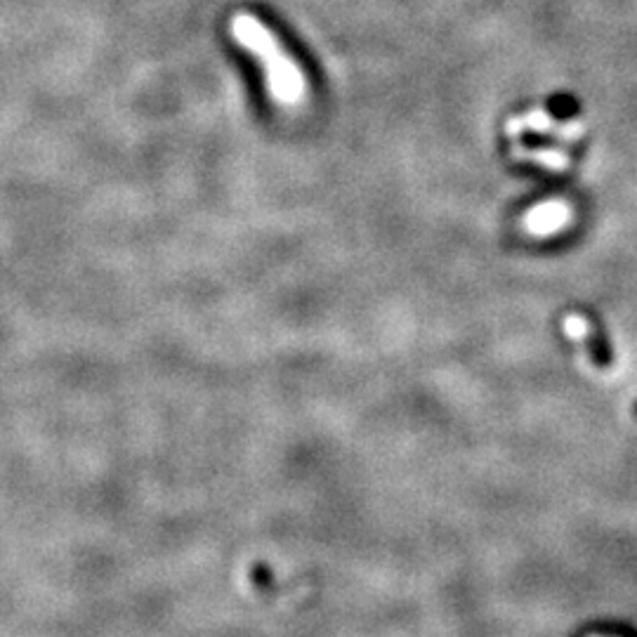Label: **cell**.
<instances>
[{
	"label": "cell",
	"instance_id": "obj_2",
	"mask_svg": "<svg viewBox=\"0 0 637 637\" xmlns=\"http://www.w3.org/2000/svg\"><path fill=\"white\" fill-rule=\"evenodd\" d=\"M253 581L258 583V586H267V583H269V571L265 567H255L253 569Z\"/></svg>",
	"mask_w": 637,
	"mask_h": 637
},
{
	"label": "cell",
	"instance_id": "obj_1",
	"mask_svg": "<svg viewBox=\"0 0 637 637\" xmlns=\"http://www.w3.org/2000/svg\"><path fill=\"white\" fill-rule=\"evenodd\" d=\"M232 36L239 43H244L255 57H260L265 62L269 93H272L274 100L284 104H295L302 100V95H305V76L284 55V50L279 48L277 41L269 34L267 26H262L251 15H234Z\"/></svg>",
	"mask_w": 637,
	"mask_h": 637
}]
</instances>
